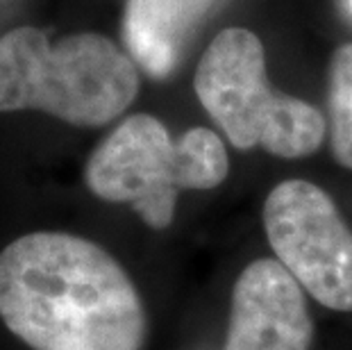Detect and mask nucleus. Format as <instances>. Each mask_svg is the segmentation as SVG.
Instances as JSON below:
<instances>
[{
	"label": "nucleus",
	"instance_id": "nucleus-6",
	"mask_svg": "<svg viewBox=\"0 0 352 350\" xmlns=\"http://www.w3.org/2000/svg\"><path fill=\"white\" fill-rule=\"evenodd\" d=\"M305 289L277 259H254L232 289L223 350H311Z\"/></svg>",
	"mask_w": 352,
	"mask_h": 350
},
{
	"label": "nucleus",
	"instance_id": "nucleus-1",
	"mask_svg": "<svg viewBox=\"0 0 352 350\" xmlns=\"http://www.w3.org/2000/svg\"><path fill=\"white\" fill-rule=\"evenodd\" d=\"M0 318L32 350H141L144 300L102 245L30 232L0 252Z\"/></svg>",
	"mask_w": 352,
	"mask_h": 350
},
{
	"label": "nucleus",
	"instance_id": "nucleus-2",
	"mask_svg": "<svg viewBox=\"0 0 352 350\" xmlns=\"http://www.w3.org/2000/svg\"><path fill=\"white\" fill-rule=\"evenodd\" d=\"M139 71L109 36L78 32L50 43L36 28L0 36V111L34 109L100 128L137 100Z\"/></svg>",
	"mask_w": 352,
	"mask_h": 350
},
{
	"label": "nucleus",
	"instance_id": "nucleus-5",
	"mask_svg": "<svg viewBox=\"0 0 352 350\" xmlns=\"http://www.w3.org/2000/svg\"><path fill=\"white\" fill-rule=\"evenodd\" d=\"M275 259L307 294L334 311H352V230L334 198L314 182L284 180L264 203Z\"/></svg>",
	"mask_w": 352,
	"mask_h": 350
},
{
	"label": "nucleus",
	"instance_id": "nucleus-8",
	"mask_svg": "<svg viewBox=\"0 0 352 350\" xmlns=\"http://www.w3.org/2000/svg\"><path fill=\"white\" fill-rule=\"evenodd\" d=\"M329 144L334 160L352 171V43H343L329 59Z\"/></svg>",
	"mask_w": 352,
	"mask_h": 350
},
{
	"label": "nucleus",
	"instance_id": "nucleus-4",
	"mask_svg": "<svg viewBox=\"0 0 352 350\" xmlns=\"http://www.w3.org/2000/svg\"><path fill=\"white\" fill-rule=\"evenodd\" d=\"M193 89L236 151L264 148L275 157L302 160L325 141V116L300 98L275 94L264 46L245 28H226L214 36L198 62Z\"/></svg>",
	"mask_w": 352,
	"mask_h": 350
},
{
	"label": "nucleus",
	"instance_id": "nucleus-7",
	"mask_svg": "<svg viewBox=\"0 0 352 350\" xmlns=\"http://www.w3.org/2000/svg\"><path fill=\"white\" fill-rule=\"evenodd\" d=\"M216 0H130L123 34L132 57L148 76L166 78L175 69L186 36Z\"/></svg>",
	"mask_w": 352,
	"mask_h": 350
},
{
	"label": "nucleus",
	"instance_id": "nucleus-3",
	"mask_svg": "<svg viewBox=\"0 0 352 350\" xmlns=\"http://www.w3.org/2000/svg\"><path fill=\"white\" fill-rule=\"evenodd\" d=\"M230 157L209 128H191L177 139L151 114H132L104 137L85 166L94 196L125 203L148 228L173 223L179 191H207L226 182Z\"/></svg>",
	"mask_w": 352,
	"mask_h": 350
}]
</instances>
